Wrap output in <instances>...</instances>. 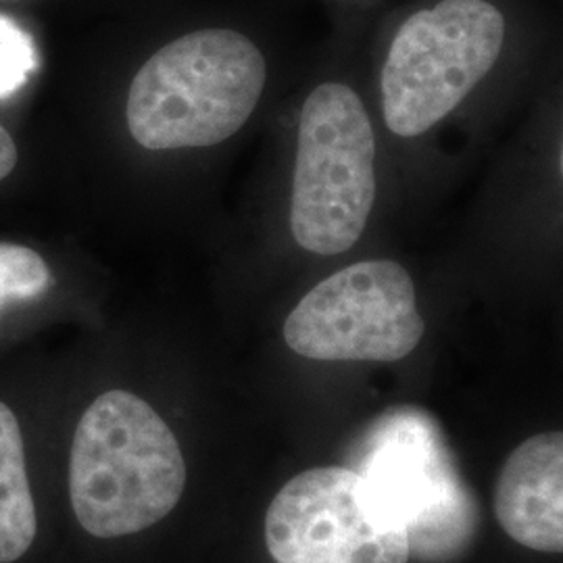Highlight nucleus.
Instances as JSON below:
<instances>
[{"label": "nucleus", "mask_w": 563, "mask_h": 563, "mask_svg": "<svg viewBox=\"0 0 563 563\" xmlns=\"http://www.w3.org/2000/svg\"><path fill=\"white\" fill-rule=\"evenodd\" d=\"M51 476L63 563H90L169 522L190 483L176 428L128 388L55 405Z\"/></svg>", "instance_id": "f257e3e1"}, {"label": "nucleus", "mask_w": 563, "mask_h": 563, "mask_svg": "<svg viewBox=\"0 0 563 563\" xmlns=\"http://www.w3.org/2000/svg\"><path fill=\"white\" fill-rule=\"evenodd\" d=\"M265 80V57L241 32H190L134 76L125 109L130 134L148 151L216 146L255 113Z\"/></svg>", "instance_id": "f03ea898"}, {"label": "nucleus", "mask_w": 563, "mask_h": 563, "mask_svg": "<svg viewBox=\"0 0 563 563\" xmlns=\"http://www.w3.org/2000/svg\"><path fill=\"white\" fill-rule=\"evenodd\" d=\"M346 467L402 523L409 560L460 563L483 528V509L441 423L420 407H393L351 444Z\"/></svg>", "instance_id": "7ed1b4c3"}, {"label": "nucleus", "mask_w": 563, "mask_h": 563, "mask_svg": "<svg viewBox=\"0 0 563 563\" xmlns=\"http://www.w3.org/2000/svg\"><path fill=\"white\" fill-rule=\"evenodd\" d=\"M376 201V139L360 95L339 81L302 104L290 232L316 255H341L362 239Z\"/></svg>", "instance_id": "20e7f679"}, {"label": "nucleus", "mask_w": 563, "mask_h": 563, "mask_svg": "<svg viewBox=\"0 0 563 563\" xmlns=\"http://www.w3.org/2000/svg\"><path fill=\"white\" fill-rule=\"evenodd\" d=\"M505 18L486 0H443L402 23L383 69V113L402 139L422 136L488 76Z\"/></svg>", "instance_id": "39448f33"}, {"label": "nucleus", "mask_w": 563, "mask_h": 563, "mask_svg": "<svg viewBox=\"0 0 563 563\" xmlns=\"http://www.w3.org/2000/svg\"><path fill=\"white\" fill-rule=\"evenodd\" d=\"M416 284L397 262L369 260L320 282L284 323V341L316 362L390 363L422 342Z\"/></svg>", "instance_id": "423d86ee"}, {"label": "nucleus", "mask_w": 563, "mask_h": 563, "mask_svg": "<svg viewBox=\"0 0 563 563\" xmlns=\"http://www.w3.org/2000/svg\"><path fill=\"white\" fill-rule=\"evenodd\" d=\"M265 544L276 563H409L402 523L346 465L284 484L265 516Z\"/></svg>", "instance_id": "0eeeda50"}, {"label": "nucleus", "mask_w": 563, "mask_h": 563, "mask_svg": "<svg viewBox=\"0 0 563 563\" xmlns=\"http://www.w3.org/2000/svg\"><path fill=\"white\" fill-rule=\"evenodd\" d=\"M55 399L0 390V563H63L51 476Z\"/></svg>", "instance_id": "6e6552de"}, {"label": "nucleus", "mask_w": 563, "mask_h": 563, "mask_svg": "<svg viewBox=\"0 0 563 563\" xmlns=\"http://www.w3.org/2000/svg\"><path fill=\"white\" fill-rule=\"evenodd\" d=\"M495 516L516 543L562 553V432L537 434L507 457L495 488Z\"/></svg>", "instance_id": "1a4fd4ad"}, {"label": "nucleus", "mask_w": 563, "mask_h": 563, "mask_svg": "<svg viewBox=\"0 0 563 563\" xmlns=\"http://www.w3.org/2000/svg\"><path fill=\"white\" fill-rule=\"evenodd\" d=\"M55 284L53 269L34 249L0 242V332L9 316L41 305Z\"/></svg>", "instance_id": "9d476101"}, {"label": "nucleus", "mask_w": 563, "mask_h": 563, "mask_svg": "<svg viewBox=\"0 0 563 563\" xmlns=\"http://www.w3.org/2000/svg\"><path fill=\"white\" fill-rule=\"evenodd\" d=\"M38 69V51L32 36L0 15V99H9L32 78Z\"/></svg>", "instance_id": "9b49d317"}, {"label": "nucleus", "mask_w": 563, "mask_h": 563, "mask_svg": "<svg viewBox=\"0 0 563 563\" xmlns=\"http://www.w3.org/2000/svg\"><path fill=\"white\" fill-rule=\"evenodd\" d=\"M15 165H18V146L13 136L9 134V130L0 123V181L11 176Z\"/></svg>", "instance_id": "f8f14e48"}]
</instances>
